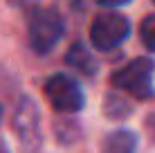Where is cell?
<instances>
[{"label": "cell", "mask_w": 155, "mask_h": 153, "mask_svg": "<svg viewBox=\"0 0 155 153\" xmlns=\"http://www.w3.org/2000/svg\"><path fill=\"white\" fill-rule=\"evenodd\" d=\"M63 18L56 9L38 7L29 16V43L38 54H45L54 47L63 36Z\"/></svg>", "instance_id": "cell-1"}, {"label": "cell", "mask_w": 155, "mask_h": 153, "mask_svg": "<svg viewBox=\"0 0 155 153\" xmlns=\"http://www.w3.org/2000/svg\"><path fill=\"white\" fill-rule=\"evenodd\" d=\"M153 70H155V63L151 59H135L113 75V86L121 88L135 99H151L155 95Z\"/></svg>", "instance_id": "cell-2"}, {"label": "cell", "mask_w": 155, "mask_h": 153, "mask_svg": "<svg viewBox=\"0 0 155 153\" xmlns=\"http://www.w3.org/2000/svg\"><path fill=\"white\" fill-rule=\"evenodd\" d=\"M130 32V23L126 20V16L115 14V12H106L99 14L90 25V41L92 45L101 52H110L115 47H119L128 38Z\"/></svg>", "instance_id": "cell-3"}, {"label": "cell", "mask_w": 155, "mask_h": 153, "mask_svg": "<svg viewBox=\"0 0 155 153\" xmlns=\"http://www.w3.org/2000/svg\"><path fill=\"white\" fill-rule=\"evenodd\" d=\"M45 97L58 113H79L85 104V97L79 83L68 75H54L45 81Z\"/></svg>", "instance_id": "cell-4"}, {"label": "cell", "mask_w": 155, "mask_h": 153, "mask_svg": "<svg viewBox=\"0 0 155 153\" xmlns=\"http://www.w3.org/2000/svg\"><path fill=\"white\" fill-rule=\"evenodd\" d=\"M65 63L70 68H74L77 72L88 75V77H92L94 72H97V61H94L92 52H88L81 43H74L70 47V52H68V56H65Z\"/></svg>", "instance_id": "cell-5"}, {"label": "cell", "mask_w": 155, "mask_h": 153, "mask_svg": "<svg viewBox=\"0 0 155 153\" xmlns=\"http://www.w3.org/2000/svg\"><path fill=\"white\" fill-rule=\"evenodd\" d=\"M137 151V135L130 131H115L106 138L104 153H135Z\"/></svg>", "instance_id": "cell-6"}, {"label": "cell", "mask_w": 155, "mask_h": 153, "mask_svg": "<svg viewBox=\"0 0 155 153\" xmlns=\"http://www.w3.org/2000/svg\"><path fill=\"white\" fill-rule=\"evenodd\" d=\"M140 34H142L144 45H146L151 52H155V14L153 16H146V18L142 20Z\"/></svg>", "instance_id": "cell-7"}, {"label": "cell", "mask_w": 155, "mask_h": 153, "mask_svg": "<svg viewBox=\"0 0 155 153\" xmlns=\"http://www.w3.org/2000/svg\"><path fill=\"white\" fill-rule=\"evenodd\" d=\"M99 5H106V7H121V5L130 2V0H97Z\"/></svg>", "instance_id": "cell-8"}, {"label": "cell", "mask_w": 155, "mask_h": 153, "mask_svg": "<svg viewBox=\"0 0 155 153\" xmlns=\"http://www.w3.org/2000/svg\"><path fill=\"white\" fill-rule=\"evenodd\" d=\"M0 153H7V151H5V149H0Z\"/></svg>", "instance_id": "cell-9"}, {"label": "cell", "mask_w": 155, "mask_h": 153, "mask_svg": "<svg viewBox=\"0 0 155 153\" xmlns=\"http://www.w3.org/2000/svg\"><path fill=\"white\" fill-rule=\"evenodd\" d=\"M0 115H2V110H0Z\"/></svg>", "instance_id": "cell-10"}]
</instances>
